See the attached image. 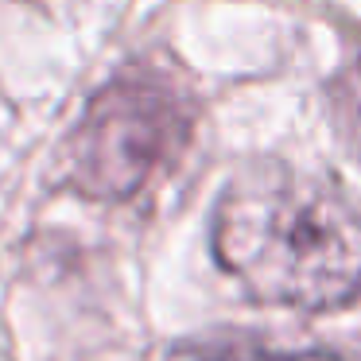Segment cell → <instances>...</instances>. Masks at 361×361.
Instances as JSON below:
<instances>
[{
  "mask_svg": "<svg viewBox=\"0 0 361 361\" xmlns=\"http://www.w3.org/2000/svg\"><path fill=\"white\" fill-rule=\"evenodd\" d=\"M210 245L257 303L334 311L361 299V214L283 164H257L221 190Z\"/></svg>",
  "mask_w": 361,
  "mask_h": 361,
  "instance_id": "1",
  "label": "cell"
},
{
  "mask_svg": "<svg viewBox=\"0 0 361 361\" xmlns=\"http://www.w3.org/2000/svg\"><path fill=\"white\" fill-rule=\"evenodd\" d=\"M190 136V105L159 74L133 71L90 97L66 140V183L82 198L140 195Z\"/></svg>",
  "mask_w": 361,
  "mask_h": 361,
  "instance_id": "2",
  "label": "cell"
},
{
  "mask_svg": "<svg viewBox=\"0 0 361 361\" xmlns=\"http://www.w3.org/2000/svg\"><path fill=\"white\" fill-rule=\"evenodd\" d=\"M195 361H342V357L322 350L283 353V350H264V345H249V342H218V345H202L195 353Z\"/></svg>",
  "mask_w": 361,
  "mask_h": 361,
  "instance_id": "3",
  "label": "cell"
}]
</instances>
